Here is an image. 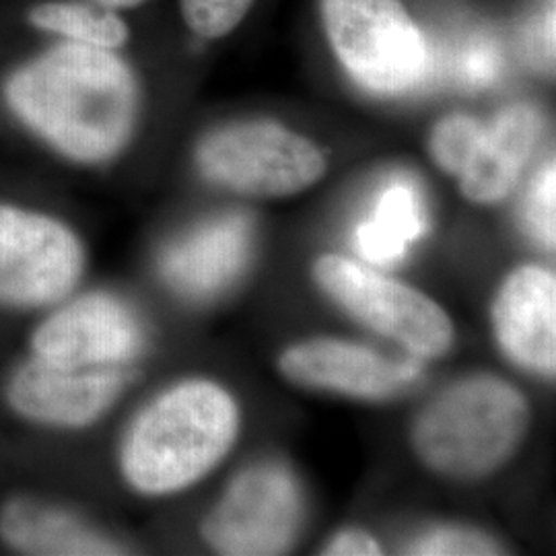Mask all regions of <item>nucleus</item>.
<instances>
[{"instance_id": "nucleus-1", "label": "nucleus", "mask_w": 556, "mask_h": 556, "mask_svg": "<svg viewBox=\"0 0 556 556\" xmlns=\"http://www.w3.org/2000/svg\"><path fill=\"white\" fill-rule=\"evenodd\" d=\"M241 415L233 394L208 378H186L149 397L118 443V475L139 497L181 495L231 454Z\"/></svg>"}, {"instance_id": "nucleus-2", "label": "nucleus", "mask_w": 556, "mask_h": 556, "mask_svg": "<svg viewBox=\"0 0 556 556\" xmlns=\"http://www.w3.org/2000/svg\"><path fill=\"white\" fill-rule=\"evenodd\" d=\"M530 404L509 381L472 374L439 390L410 429L418 462L456 482L491 477L516 457L530 429Z\"/></svg>"}, {"instance_id": "nucleus-3", "label": "nucleus", "mask_w": 556, "mask_h": 556, "mask_svg": "<svg viewBox=\"0 0 556 556\" xmlns=\"http://www.w3.org/2000/svg\"><path fill=\"white\" fill-rule=\"evenodd\" d=\"M87 245L54 211L0 197V312H46L79 291Z\"/></svg>"}, {"instance_id": "nucleus-4", "label": "nucleus", "mask_w": 556, "mask_h": 556, "mask_svg": "<svg viewBox=\"0 0 556 556\" xmlns=\"http://www.w3.org/2000/svg\"><path fill=\"white\" fill-rule=\"evenodd\" d=\"M319 291L342 312L417 358H439L456 330L435 299L357 260L324 254L314 264Z\"/></svg>"}, {"instance_id": "nucleus-5", "label": "nucleus", "mask_w": 556, "mask_h": 556, "mask_svg": "<svg viewBox=\"0 0 556 556\" xmlns=\"http://www.w3.org/2000/svg\"><path fill=\"white\" fill-rule=\"evenodd\" d=\"M202 178L243 197L287 199L324 178L328 161L316 142L277 122H236L200 140Z\"/></svg>"}, {"instance_id": "nucleus-6", "label": "nucleus", "mask_w": 556, "mask_h": 556, "mask_svg": "<svg viewBox=\"0 0 556 556\" xmlns=\"http://www.w3.org/2000/svg\"><path fill=\"white\" fill-rule=\"evenodd\" d=\"M149 330L135 303L114 291H75L41 312L27 357L62 369H135Z\"/></svg>"}, {"instance_id": "nucleus-7", "label": "nucleus", "mask_w": 556, "mask_h": 556, "mask_svg": "<svg viewBox=\"0 0 556 556\" xmlns=\"http://www.w3.org/2000/svg\"><path fill=\"white\" fill-rule=\"evenodd\" d=\"M321 20L338 60L365 89L397 96L422 77L425 41L400 0H321Z\"/></svg>"}, {"instance_id": "nucleus-8", "label": "nucleus", "mask_w": 556, "mask_h": 556, "mask_svg": "<svg viewBox=\"0 0 556 556\" xmlns=\"http://www.w3.org/2000/svg\"><path fill=\"white\" fill-rule=\"evenodd\" d=\"M305 516L298 477L280 462H256L233 478L202 521L204 542L219 555L287 553Z\"/></svg>"}, {"instance_id": "nucleus-9", "label": "nucleus", "mask_w": 556, "mask_h": 556, "mask_svg": "<svg viewBox=\"0 0 556 556\" xmlns=\"http://www.w3.org/2000/svg\"><path fill=\"white\" fill-rule=\"evenodd\" d=\"M132 379L135 369H62L25 355L7 374L2 400L25 425L75 433L110 415Z\"/></svg>"}, {"instance_id": "nucleus-10", "label": "nucleus", "mask_w": 556, "mask_h": 556, "mask_svg": "<svg viewBox=\"0 0 556 556\" xmlns=\"http://www.w3.org/2000/svg\"><path fill=\"white\" fill-rule=\"evenodd\" d=\"M278 371L305 390L363 402L394 400L420 378L417 361L390 357L342 338L299 340L280 353Z\"/></svg>"}, {"instance_id": "nucleus-11", "label": "nucleus", "mask_w": 556, "mask_h": 556, "mask_svg": "<svg viewBox=\"0 0 556 556\" xmlns=\"http://www.w3.org/2000/svg\"><path fill=\"white\" fill-rule=\"evenodd\" d=\"M254 248L250 220L225 215L204 220L167 241L157 268L165 285L188 301H208L227 291L248 268Z\"/></svg>"}, {"instance_id": "nucleus-12", "label": "nucleus", "mask_w": 556, "mask_h": 556, "mask_svg": "<svg viewBox=\"0 0 556 556\" xmlns=\"http://www.w3.org/2000/svg\"><path fill=\"white\" fill-rule=\"evenodd\" d=\"M493 330L517 367L553 378L556 371V278L540 264L511 270L493 301Z\"/></svg>"}, {"instance_id": "nucleus-13", "label": "nucleus", "mask_w": 556, "mask_h": 556, "mask_svg": "<svg viewBox=\"0 0 556 556\" xmlns=\"http://www.w3.org/2000/svg\"><path fill=\"white\" fill-rule=\"evenodd\" d=\"M0 544L17 555L105 556L126 544L59 498L15 493L0 501Z\"/></svg>"}, {"instance_id": "nucleus-14", "label": "nucleus", "mask_w": 556, "mask_h": 556, "mask_svg": "<svg viewBox=\"0 0 556 556\" xmlns=\"http://www.w3.org/2000/svg\"><path fill=\"white\" fill-rule=\"evenodd\" d=\"M540 135L542 118L530 103L507 105L489 126L482 124L477 144L456 176L464 199L482 206L507 199L532 160Z\"/></svg>"}, {"instance_id": "nucleus-15", "label": "nucleus", "mask_w": 556, "mask_h": 556, "mask_svg": "<svg viewBox=\"0 0 556 556\" xmlns=\"http://www.w3.org/2000/svg\"><path fill=\"white\" fill-rule=\"evenodd\" d=\"M427 233L425 202L408 179L390 181L355 227L353 243L369 266H392L406 258Z\"/></svg>"}, {"instance_id": "nucleus-16", "label": "nucleus", "mask_w": 556, "mask_h": 556, "mask_svg": "<svg viewBox=\"0 0 556 556\" xmlns=\"http://www.w3.org/2000/svg\"><path fill=\"white\" fill-rule=\"evenodd\" d=\"M480 130L482 122L468 114H452L439 119L429 139V153L438 167L445 174L457 176L470 157Z\"/></svg>"}, {"instance_id": "nucleus-17", "label": "nucleus", "mask_w": 556, "mask_h": 556, "mask_svg": "<svg viewBox=\"0 0 556 556\" xmlns=\"http://www.w3.org/2000/svg\"><path fill=\"white\" fill-rule=\"evenodd\" d=\"M498 551L501 548L495 538L486 536L475 528L454 523L422 530L406 544L408 555H497Z\"/></svg>"}, {"instance_id": "nucleus-18", "label": "nucleus", "mask_w": 556, "mask_h": 556, "mask_svg": "<svg viewBox=\"0 0 556 556\" xmlns=\"http://www.w3.org/2000/svg\"><path fill=\"white\" fill-rule=\"evenodd\" d=\"M254 0H179L186 27L200 40H219L248 15Z\"/></svg>"}, {"instance_id": "nucleus-19", "label": "nucleus", "mask_w": 556, "mask_h": 556, "mask_svg": "<svg viewBox=\"0 0 556 556\" xmlns=\"http://www.w3.org/2000/svg\"><path fill=\"white\" fill-rule=\"evenodd\" d=\"M555 163H546L523 200V225L530 238L546 250H555Z\"/></svg>"}, {"instance_id": "nucleus-20", "label": "nucleus", "mask_w": 556, "mask_h": 556, "mask_svg": "<svg viewBox=\"0 0 556 556\" xmlns=\"http://www.w3.org/2000/svg\"><path fill=\"white\" fill-rule=\"evenodd\" d=\"M383 548L378 538L371 536L369 532L361 528H346L340 530L330 538L321 551V555L334 556H357V555H381Z\"/></svg>"}, {"instance_id": "nucleus-21", "label": "nucleus", "mask_w": 556, "mask_h": 556, "mask_svg": "<svg viewBox=\"0 0 556 556\" xmlns=\"http://www.w3.org/2000/svg\"><path fill=\"white\" fill-rule=\"evenodd\" d=\"M85 2L124 15V13H130V11H137L140 7H144L149 0H85Z\"/></svg>"}]
</instances>
